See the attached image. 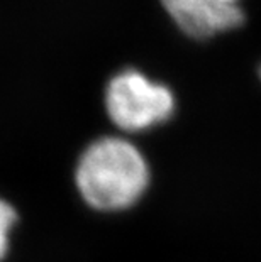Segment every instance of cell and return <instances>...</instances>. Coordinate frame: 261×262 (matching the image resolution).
I'll return each instance as SVG.
<instances>
[{
  "label": "cell",
  "instance_id": "cell-4",
  "mask_svg": "<svg viewBox=\"0 0 261 262\" xmlns=\"http://www.w3.org/2000/svg\"><path fill=\"white\" fill-rule=\"evenodd\" d=\"M15 220H17L15 210L7 202L0 200V260L5 257L9 250V237L10 230L15 225Z\"/></svg>",
  "mask_w": 261,
  "mask_h": 262
},
{
  "label": "cell",
  "instance_id": "cell-2",
  "mask_svg": "<svg viewBox=\"0 0 261 262\" xmlns=\"http://www.w3.org/2000/svg\"><path fill=\"white\" fill-rule=\"evenodd\" d=\"M105 108L121 130L139 132L168 120L175 112V97L163 83L137 70H124L110 78Z\"/></svg>",
  "mask_w": 261,
  "mask_h": 262
},
{
  "label": "cell",
  "instance_id": "cell-1",
  "mask_svg": "<svg viewBox=\"0 0 261 262\" xmlns=\"http://www.w3.org/2000/svg\"><path fill=\"white\" fill-rule=\"evenodd\" d=\"M75 180L82 198L92 208L117 211L143 196L149 169L134 144L121 137H102L82 154Z\"/></svg>",
  "mask_w": 261,
  "mask_h": 262
},
{
  "label": "cell",
  "instance_id": "cell-5",
  "mask_svg": "<svg viewBox=\"0 0 261 262\" xmlns=\"http://www.w3.org/2000/svg\"><path fill=\"white\" fill-rule=\"evenodd\" d=\"M258 75H259V78H261V64H259V68H258Z\"/></svg>",
  "mask_w": 261,
  "mask_h": 262
},
{
  "label": "cell",
  "instance_id": "cell-3",
  "mask_svg": "<svg viewBox=\"0 0 261 262\" xmlns=\"http://www.w3.org/2000/svg\"><path fill=\"white\" fill-rule=\"evenodd\" d=\"M176 27L188 37L207 39L241 27V0H159Z\"/></svg>",
  "mask_w": 261,
  "mask_h": 262
}]
</instances>
